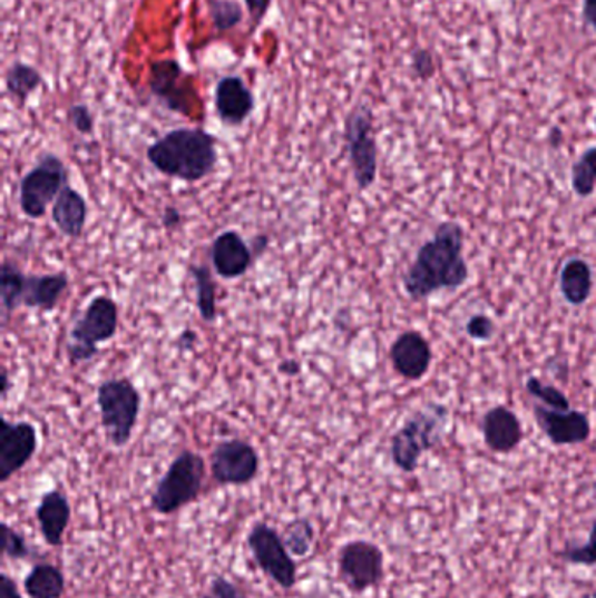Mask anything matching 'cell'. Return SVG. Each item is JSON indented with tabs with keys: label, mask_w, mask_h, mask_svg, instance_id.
I'll list each match as a JSON object with an SVG mask.
<instances>
[{
	"label": "cell",
	"mask_w": 596,
	"mask_h": 598,
	"mask_svg": "<svg viewBox=\"0 0 596 598\" xmlns=\"http://www.w3.org/2000/svg\"><path fill=\"white\" fill-rule=\"evenodd\" d=\"M245 6H247L252 21L260 23L266 17V12H268L270 6H272V0H245Z\"/></svg>",
	"instance_id": "74e56055"
},
{
	"label": "cell",
	"mask_w": 596,
	"mask_h": 598,
	"mask_svg": "<svg viewBox=\"0 0 596 598\" xmlns=\"http://www.w3.org/2000/svg\"><path fill=\"white\" fill-rule=\"evenodd\" d=\"M97 406L107 441L123 448L130 443L143 408V395L130 379H107L98 385Z\"/></svg>",
	"instance_id": "5b68a950"
},
{
	"label": "cell",
	"mask_w": 596,
	"mask_h": 598,
	"mask_svg": "<svg viewBox=\"0 0 596 598\" xmlns=\"http://www.w3.org/2000/svg\"><path fill=\"white\" fill-rule=\"evenodd\" d=\"M525 391H527L531 398H536L537 401H540L543 406L558 411L573 410V408H570V401H568L565 392H561L560 389L555 388V385L544 383L543 380L537 379V376H530V379L525 382Z\"/></svg>",
	"instance_id": "f1b7e54d"
},
{
	"label": "cell",
	"mask_w": 596,
	"mask_h": 598,
	"mask_svg": "<svg viewBox=\"0 0 596 598\" xmlns=\"http://www.w3.org/2000/svg\"><path fill=\"white\" fill-rule=\"evenodd\" d=\"M70 518H72V508L66 493L55 489L41 497L36 508V520L46 545L51 548L63 546Z\"/></svg>",
	"instance_id": "ac0fdd59"
},
{
	"label": "cell",
	"mask_w": 596,
	"mask_h": 598,
	"mask_svg": "<svg viewBox=\"0 0 596 598\" xmlns=\"http://www.w3.org/2000/svg\"><path fill=\"white\" fill-rule=\"evenodd\" d=\"M215 598H248L242 588L236 587L235 582L224 578V576H214L211 581V591Z\"/></svg>",
	"instance_id": "d590c367"
},
{
	"label": "cell",
	"mask_w": 596,
	"mask_h": 598,
	"mask_svg": "<svg viewBox=\"0 0 596 598\" xmlns=\"http://www.w3.org/2000/svg\"><path fill=\"white\" fill-rule=\"evenodd\" d=\"M193 281L196 285V306H198L199 317L207 324L217 321V284L208 266H189Z\"/></svg>",
	"instance_id": "d4e9b609"
},
{
	"label": "cell",
	"mask_w": 596,
	"mask_h": 598,
	"mask_svg": "<svg viewBox=\"0 0 596 598\" xmlns=\"http://www.w3.org/2000/svg\"><path fill=\"white\" fill-rule=\"evenodd\" d=\"M560 291L568 305L580 306L593 293V269L588 261L573 257L565 263L560 273Z\"/></svg>",
	"instance_id": "7402d4cb"
},
{
	"label": "cell",
	"mask_w": 596,
	"mask_h": 598,
	"mask_svg": "<svg viewBox=\"0 0 596 598\" xmlns=\"http://www.w3.org/2000/svg\"><path fill=\"white\" fill-rule=\"evenodd\" d=\"M341 581L353 594L378 587L385 576V557L380 546L364 539L345 542L338 553Z\"/></svg>",
	"instance_id": "30bf717a"
},
{
	"label": "cell",
	"mask_w": 596,
	"mask_h": 598,
	"mask_svg": "<svg viewBox=\"0 0 596 598\" xmlns=\"http://www.w3.org/2000/svg\"><path fill=\"white\" fill-rule=\"evenodd\" d=\"M583 21L586 27H592L593 32L596 36V0H583Z\"/></svg>",
	"instance_id": "ab89813d"
},
{
	"label": "cell",
	"mask_w": 596,
	"mask_h": 598,
	"mask_svg": "<svg viewBox=\"0 0 596 598\" xmlns=\"http://www.w3.org/2000/svg\"><path fill=\"white\" fill-rule=\"evenodd\" d=\"M205 478V459L193 450H183L172 460L162 480L156 483L150 493V508L163 517L177 513L198 499Z\"/></svg>",
	"instance_id": "277c9868"
},
{
	"label": "cell",
	"mask_w": 596,
	"mask_h": 598,
	"mask_svg": "<svg viewBox=\"0 0 596 598\" xmlns=\"http://www.w3.org/2000/svg\"><path fill=\"white\" fill-rule=\"evenodd\" d=\"M119 308L118 303L107 294H98L86 306L81 317L74 322L67 342V357L72 366L88 363L97 357L98 345L109 342L118 333Z\"/></svg>",
	"instance_id": "8992f818"
},
{
	"label": "cell",
	"mask_w": 596,
	"mask_h": 598,
	"mask_svg": "<svg viewBox=\"0 0 596 598\" xmlns=\"http://www.w3.org/2000/svg\"><path fill=\"white\" fill-rule=\"evenodd\" d=\"M39 435L29 420L0 419V483H8L36 455Z\"/></svg>",
	"instance_id": "7c38bea8"
},
{
	"label": "cell",
	"mask_w": 596,
	"mask_h": 598,
	"mask_svg": "<svg viewBox=\"0 0 596 598\" xmlns=\"http://www.w3.org/2000/svg\"><path fill=\"white\" fill-rule=\"evenodd\" d=\"M0 598H23L18 590L17 581L6 572L0 576Z\"/></svg>",
	"instance_id": "f35d334b"
},
{
	"label": "cell",
	"mask_w": 596,
	"mask_h": 598,
	"mask_svg": "<svg viewBox=\"0 0 596 598\" xmlns=\"http://www.w3.org/2000/svg\"><path fill=\"white\" fill-rule=\"evenodd\" d=\"M67 273H48V275H27L21 306L25 308L51 312L57 308L63 294L69 290Z\"/></svg>",
	"instance_id": "d6986e66"
},
{
	"label": "cell",
	"mask_w": 596,
	"mask_h": 598,
	"mask_svg": "<svg viewBox=\"0 0 596 598\" xmlns=\"http://www.w3.org/2000/svg\"><path fill=\"white\" fill-rule=\"evenodd\" d=\"M411 69L420 81H429L438 72L434 57L429 49L418 48L411 53Z\"/></svg>",
	"instance_id": "836d02e7"
},
{
	"label": "cell",
	"mask_w": 596,
	"mask_h": 598,
	"mask_svg": "<svg viewBox=\"0 0 596 598\" xmlns=\"http://www.w3.org/2000/svg\"><path fill=\"white\" fill-rule=\"evenodd\" d=\"M558 557L574 566H596V521L589 530L588 541L585 545H565L564 551H560Z\"/></svg>",
	"instance_id": "4dcf8cb0"
},
{
	"label": "cell",
	"mask_w": 596,
	"mask_h": 598,
	"mask_svg": "<svg viewBox=\"0 0 596 598\" xmlns=\"http://www.w3.org/2000/svg\"><path fill=\"white\" fill-rule=\"evenodd\" d=\"M466 232L455 220L441 223L434 236L418 248L417 257L402 275L404 293L422 302L439 291H457L469 281V266L463 259Z\"/></svg>",
	"instance_id": "6da1fadb"
},
{
	"label": "cell",
	"mask_w": 596,
	"mask_h": 598,
	"mask_svg": "<svg viewBox=\"0 0 596 598\" xmlns=\"http://www.w3.org/2000/svg\"><path fill=\"white\" fill-rule=\"evenodd\" d=\"M561 139H564V135H561L560 128H553L551 130L553 146H558V144L561 143Z\"/></svg>",
	"instance_id": "f6af8a7d"
},
{
	"label": "cell",
	"mask_w": 596,
	"mask_h": 598,
	"mask_svg": "<svg viewBox=\"0 0 596 598\" xmlns=\"http://www.w3.org/2000/svg\"><path fill=\"white\" fill-rule=\"evenodd\" d=\"M485 444L494 453H511L524 441V428L511 408L497 404L481 420Z\"/></svg>",
	"instance_id": "2e32d148"
},
{
	"label": "cell",
	"mask_w": 596,
	"mask_h": 598,
	"mask_svg": "<svg viewBox=\"0 0 596 598\" xmlns=\"http://www.w3.org/2000/svg\"><path fill=\"white\" fill-rule=\"evenodd\" d=\"M162 224L163 228L170 229V232L179 228L180 224H183V214H180L179 208L174 207V205L163 208Z\"/></svg>",
	"instance_id": "8d00e7d4"
},
{
	"label": "cell",
	"mask_w": 596,
	"mask_h": 598,
	"mask_svg": "<svg viewBox=\"0 0 596 598\" xmlns=\"http://www.w3.org/2000/svg\"><path fill=\"white\" fill-rule=\"evenodd\" d=\"M9 389H11V382H9V371L8 367H2V392H0L2 399L8 398Z\"/></svg>",
	"instance_id": "ee69618b"
},
{
	"label": "cell",
	"mask_w": 596,
	"mask_h": 598,
	"mask_svg": "<svg viewBox=\"0 0 596 598\" xmlns=\"http://www.w3.org/2000/svg\"><path fill=\"white\" fill-rule=\"evenodd\" d=\"M199 598H215V597L212 594H207V595H202V597Z\"/></svg>",
	"instance_id": "bcb514c9"
},
{
	"label": "cell",
	"mask_w": 596,
	"mask_h": 598,
	"mask_svg": "<svg viewBox=\"0 0 596 598\" xmlns=\"http://www.w3.org/2000/svg\"><path fill=\"white\" fill-rule=\"evenodd\" d=\"M211 4L212 21H214L215 29L232 30L244 18V12L236 2L233 0H208Z\"/></svg>",
	"instance_id": "f546056e"
},
{
	"label": "cell",
	"mask_w": 596,
	"mask_h": 598,
	"mask_svg": "<svg viewBox=\"0 0 596 598\" xmlns=\"http://www.w3.org/2000/svg\"><path fill=\"white\" fill-rule=\"evenodd\" d=\"M0 530H2V553L6 558L23 560V558L30 557L32 550H30L29 542L17 529H12L8 523H2Z\"/></svg>",
	"instance_id": "1f68e13d"
},
{
	"label": "cell",
	"mask_w": 596,
	"mask_h": 598,
	"mask_svg": "<svg viewBox=\"0 0 596 598\" xmlns=\"http://www.w3.org/2000/svg\"><path fill=\"white\" fill-rule=\"evenodd\" d=\"M67 118H69V122L72 125L74 130H78L79 134H94L95 118L94 115H91L90 107L85 106V104H76V106L70 107L69 112H67Z\"/></svg>",
	"instance_id": "e575fe53"
},
{
	"label": "cell",
	"mask_w": 596,
	"mask_h": 598,
	"mask_svg": "<svg viewBox=\"0 0 596 598\" xmlns=\"http://www.w3.org/2000/svg\"><path fill=\"white\" fill-rule=\"evenodd\" d=\"M534 419L556 447L585 443L592 435V422L579 410L558 411L537 404L534 406Z\"/></svg>",
	"instance_id": "4fadbf2b"
},
{
	"label": "cell",
	"mask_w": 596,
	"mask_h": 598,
	"mask_svg": "<svg viewBox=\"0 0 596 598\" xmlns=\"http://www.w3.org/2000/svg\"><path fill=\"white\" fill-rule=\"evenodd\" d=\"M466 333L469 339L478 342H490L497 333L496 322L485 314L472 315L466 324Z\"/></svg>",
	"instance_id": "d6a6232c"
},
{
	"label": "cell",
	"mask_w": 596,
	"mask_h": 598,
	"mask_svg": "<svg viewBox=\"0 0 596 598\" xmlns=\"http://www.w3.org/2000/svg\"><path fill=\"white\" fill-rule=\"evenodd\" d=\"M146 155L163 176L199 183L217 167V140L202 128H177L150 144Z\"/></svg>",
	"instance_id": "7a4b0ae2"
},
{
	"label": "cell",
	"mask_w": 596,
	"mask_h": 598,
	"mask_svg": "<svg viewBox=\"0 0 596 598\" xmlns=\"http://www.w3.org/2000/svg\"><path fill=\"white\" fill-rule=\"evenodd\" d=\"M254 95L238 76L221 79L215 88V110L227 127H240L254 110Z\"/></svg>",
	"instance_id": "e0dca14e"
},
{
	"label": "cell",
	"mask_w": 596,
	"mask_h": 598,
	"mask_svg": "<svg viewBox=\"0 0 596 598\" xmlns=\"http://www.w3.org/2000/svg\"><path fill=\"white\" fill-rule=\"evenodd\" d=\"M279 371H281L282 375L297 376L301 373V364L297 363L296 359H284L279 364Z\"/></svg>",
	"instance_id": "b9f144b4"
},
{
	"label": "cell",
	"mask_w": 596,
	"mask_h": 598,
	"mask_svg": "<svg viewBox=\"0 0 596 598\" xmlns=\"http://www.w3.org/2000/svg\"><path fill=\"white\" fill-rule=\"evenodd\" d=\"M41 85V73L29 63L17 61L9 67L8 73H6V88H8L9 95L17 98L20 104L27 102L30 95Z\"/></svg>",
	"instance_id": "484cf974"
},
{
	"label": "cell",
	"mask_w": 596,
	"mask_h": 598,
	"mask_svg": "<svg viewBox=\"0 0 596 598\" xmlns=\"http://www.w3.org/2000/svg\"><path fill=\"white\" fill-rule=\"evenodd\" d=\"M282 538L294 558H306L310 557L315 545V527L310 518L297 517L285 526Z\"/></svg>",
	"instance_id": "4316f807"
},
{
	"label": "cell",
	"mask_w": 596,
	"mask_h": 598,
	"mask_svg": "<svg viewBox=\"0 0 596 598\" xmlns=\"http://www.w3.org/2000/svg\"><path fill=\"white\" fill-rule=\"evenodd\" d=\"M268 242L270 238L266 235H257L254 241H252V253H254V257H261L264 253H266V248H268Z\"/></svg>",
	"instance_id": "7bdbcfd3"
},
{
	"label": "cell",
	"mask_w": 596,
	"mask_h": 598,
	"mask_svg": "<svg viewBox=\"0 0 596 598\" xmlns=\"http://www.w3.org/2000/svg\"><path fill=\"white\" fill-rule=\"evenodd\" d=\"M196 340H198V336H196L195 331L184 330L179 339H177V345L183 352H192L195 349Z\"/></svg>",
	"instance_id": "60d3db41"
},
{
	"label": "cell",
	"mask_w": 596,
	"mask_h": 598,
	"mask_svg": "<svg viewBox=\"0 0 596 598\" xmlns=\"http://www.w3.org/2000/svg\"><path fill=\"white\" fill-rule=\"evenodd\" d=\"M247 546L264 576L284 590L296 587L297 566L279 530L263 521L254 523L247 533Z\"/></svg>",
	"instance_id": "9c48e42d"
},
{
	"label": "cell",
	"mask_w": 596,
	"mask_h": 598,
	"mask_svg": "<svg viewBox=\"0 0 596 598\" xmlns=\"http://www.w3.org/2000/svg\"><path fill=\"white\" fill-rule=\"evenodd\" d=\"M69 184L66 164L53 153H45L36 167L20 183V208L29 219H42L49 205L57 202L61 189Z\"/></svg>",
	"instance_id": "52a82bcc"
},
{
	"label": "cell",
	"mask_w": 596,
	"mask_h": 598,
	"mask_svg": "<svg viewBox=\"0 0 596 598\" xmlns=\"http://www.w3.org/2000/svg\"><path fill=\"white\" fill-rule=\"evenodd\" d=\"M261 459L256 447L248 441L224 440L211 453V472L221 487H245L260 474Z\"/></svg>",
	"instance_id": "8fae6325"
},
{
	"label": "cell",
	"mask_w": 596,
	"mask_h": 598,
	"mask_svg": "<svg viewBox=\"0 0 596 598\" xmlns=\"http://www.w3.org/2000/svg\"><path fill=\"white\" fill-rule=\"evenodd\" d=\"M345 143L353 179L361 192L377 183L378 146L374 137L373 110L364 104L353 107L345 121Z\"/></svg>",
	"instance_id": "ba28073f"
},
{
	"label": "cell",
	"mask_w": 596,
	"mask_h": 598,
	"mask_svg": "<svg viewBox=\"0 0 596 598\" xmlns=\"http://www.w3.org/2000/svg\"><path fill=\"white\" fill-rule=\"evenodd\" d=\"M23 590L29 598H61L66 595V576L53 563H36L25 576Z\"/></svg>",
	"instance_id": "603a6c76"
},
{
	"label": "cell",
	"mask_w": 596,
	"mask_h": 598,
	"mask_svg": "<svg viewBox=\"0 0 596 598\" xmlns=\"http://www.w3.org/2000/svg\"><path fill=\"white\" fill-rule=\"evenodd\" d=\"M183 76V69L175 60L156 61L155 66L150 67V91L163 100L165 106L177 112H186L184 97H180V88L177 85Z\"/></svg>",
	"instance_id": "44dd1931"
},
{
	"label": "cell",
	"mask_w": 596,
	"mask_h": 598,
	"mask_svg": "<svg viewBox=\"0 0 596 598\" xmlns=\"http://www.w3.org/2000/svg\"><path fill=\"white\" fill-rule=\"evenodd\" d=\"M595 128H596V116H595Z\"/></svg>",
	"instance_id": "7dc6e473"
},
{
	"label": "cell",
	"mask_w": 596,
	"mask_h": 598,
	"mask_svg": "<svg viewBox=\"0 0 596 598\" xmlns=\"http://www.w3.org/2000/svg\"><path fill=\"white\" fill-rule=\"evenodd\" d=\"M390 363L401 379L418 382L429 373L432 346L422 333L404 331L390 346Z\"/></svg>",
	"instance_id": "5bb4252c"
},
{
	"label": "cell",
	"mask_w": 596,
	"mask_h": 598,
	"mask_svg": "<svg viewBox=\"0 0 596 598\" xmlns=\"http://www.w3.org/2000/svg\"><path fill=\"white\" fill-rule=\"evenodd\" d=\"M596 188V147H589L573 167V189L580 198H588Z\"/></svg>",
	"instance_id": "83f0119b"
},
{
	"label": "cell",
	"mask_w": 596,
	"mask_h": 598,
	"mask_svg": "<svg viewBox=\"0 0 596 598\" xmlns=\"http://www.w3.org/2000/svg\"><path fill=\"white\" fill-rule=\"evenodd\" d=\"M51 219L61 235L74 241L81 238L88 220V204L85 196L67 184L51 208Z\"/></svg>",
	"instance_id": "ffe728a7"
},
{
	"label": "cell",
	"mask_w": 596,
	"mask_h": 598,
	"mask_svg": "<svg viewBox=\"0 0 596 598\" xmlns=\"http://www.w3.org/2000/svg\"><path fill=\"white\" fill-rule=\"evenodd\" d=\"M27 275L20 266L6 259L0 268V300H2V326H8L9 317L21 306Z\"/></svg>",
	"instance_id": "cb8c5ba5"
},
{
	"label": "cell",
	"mask_w": 596,
	"mask_h": 598,
	"mask_svg": "<svg viewBox=\"0 0 596 598\" xmlns=\"http://www.w3.org/2000/svg\"><path fill=\"white\" fill-rule=\"evenodd\" d=\"M450 411L444 404L429 403L411 413L402 428L392 435L390 455L402 472L417 471L423 453L430 452L441 441Z\"/></svg>",
	"instance_id": "3957f363"
},
{
	"label": "cell",
	"mask_w": 596,
	"mask_h": 598,
	"mask_svg": "<svg viewBox=\"0 0 596 598\" xmlns=\"http://www.w3.org/2000/svg\"><path fill=\"white\" fill-rule=\"evenodd\" d=\"M214 272L226 281L244 277L254 263V253L240 233L227 229L215 236L211 245Z\"/></svg>",
	"instance_id": "9a60e30c"
}]
</instances>
